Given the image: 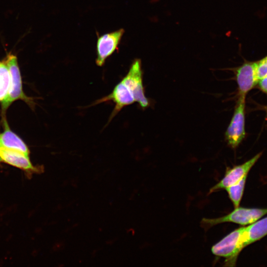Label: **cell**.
Returning <instances> with one entry per match:
<instances>
[{"mask_svg":"<svg viewBox=\"0 0 267 267\" xmlns=\"http://www.w3.org/2000/svg\"><path fill=\"white\" fill-rule=\"evenodd\" d=\"M245 230L243 226L232 231L212 247L214 255L225 259L224 266H235L239 254L246 247Z\"/></svg>","mask_w":267,"mask_h":267,"instance_id":"1","label":"cell"},{"mask_svg":"<svg viewBox=\"0 0 267 267\" xmlns=\"http://www.w3.org/2000/svg\"><path fill=\"white\" fill-rule=\"evenodd\" d=\"M267 214V209L237 207L228 214L222 217L208 219L203 218L201 226L205 230L224 222H233L241 225L250 224Z\"/></svg>","mask_w":267,"mask_h":267,"instance_id":"2","label":"cell"},{"mask_svg":"<svg viewBox=\"0 0 267 267\" xmlns=\"http://www.w3.org/2000/svg\"><path fill=\"white\" fill-rule=\"evenodd\" d=\"M246 96L238 95L234 112L225 132V140L232 148H236L246 136Z\"/></svg>","mask_w":267,"mask_h":267,"instance_id":"3","label":"cell"},{"mask_svg":"<svg viewBox=\"0 0 267 267\" xmlns=\"http://www.w3.org/2000/svg\"><path fill=\"white\" fill-rule=\"evenodd\" d=\"M5 62L10 74V85L6 96L1 101L3 111L6 110L13 101L17 99H22L28 103L32 102L22 90L21 77L16 56L9 54L7 55Z\"/></svg>","mask_w":267,"mask_h":267,"instance_id":"4","label":"cell"},{"mask_svg":"<svg viewBox=\"0 0 267 267\" xmlns=\"http://www.w3.org/2000/svg\"><path fill=\"white\" fill-rule=\"evenodd\" d=\"M142 70L140 59H135L132 63L129 71L121 80L131 90L135 102L142 109L149 106V101L146 97L143 86Z\"/></svg>","mask_w":267,"mask_h":267,"instance_id":"5","label":"cell"},{"mask_svg":"<svg viewBox=\"0 0 267 267\" xmlns=\"http://www.w3.org/2000/svg\"><path fill=\"white\" fill-rule=\"evenodd\" d=\"M124 32L125 30L122 28L98 37L95 59L97 66H103L106 60L118 49Z\"/></svg>","mask_w":267,"mask_h":267,"instance_id":"6","label":"cell"},{"mask_svg":"<svg viewBox=\"0 0 267 267\" xmlns=\"http://www.w3.org/2000/svg\"><path fill=\"white\" fill-rule=\"evenodd\" d=\"M256 61L245 60L240 66L230 69L235 74L237 84L238 95L246 94L257 85L259 80L256 75Z\"/></svg>","mask_w":267,"mask_h":267,"instance_id":"7","label":"cell"},{"mask_svg":"<svg viewBox=\"0 0 267 267\" xmlns=\"http://www.w3.org/2000/svg\"><path fill=\"white\" fill-rule=\"evenodd\" d=\"M262 155L259 153L245 163L226 169L222 178L209 190V194L236 183L244 177L247 176L250 170Z\"/></svg>","mask_w":267,"mask_h":267,"instance_id":"8","label":"cell"},{"mask_svg":"<svg viewBox=\"0 0 267 267\" xmlns=\"http://www.w3.org/2000/svg\"><path fill=\"white\" fill-rule=\"evenodd\" d=\"M110 100L115 103V107L110 117L109 122L124 107L135 102L131 90L122 81L115 86L111 93L95 101L92 105H97Z\"/></svg>","mask_w":267,"mask_h":267,"instance_id":"9","label":"cell"},{"mask_svg":"<svg viewBox=\"0 0 267 267\" xmlns=\"http://www.w3.org/2000/svg\"><path fill=\"white\" fill-rule=\"evenodd\" d=\"M4 162L23 170L35 172L37 168L33 166L29 156L14 149L0 147V162Z\"/></svg>","mask_w":267,"mask_h":267,"instance_id":"10","label":"cell"},{"mask_svg":"<svg viewBox=\"0 0 267 267\" xmlns=\"http://www.w3.org/2000/svg\"><path fill=\"white\" fill-rule=\"evenodd\" d=\"M3 125L4 130L0 133V147L18 150L29 156L28 148L22 140L10 130L5 119Z\"/></svg>","mask_w":267,"mask_h":267,"instance_id":"11","label":"cell"},{"mask_svg":"<svg viewBox=\"0 0 267 267\" xmlns=\"http://www.w3.org/2000/svg\"><path fill=\"white\" fill-rule=\"evenodd\" d=\"M246 246L267 235V217L245 227Z\"/></svg>","mask_w":267,"mask_h":267,"instance_id":"12","label":"cell"},{"mask_svg":"<svg viewBox=\"0 0 267 267\" xmlns=\"http://www.w3.org/2000/svg\"><path fill=\"white\" fill-rule=\"evenodd\" d=\"M247 176L239 181L225 188L235 208L239 207L243 194Z\"/></svg>","mask_w":267,"mask_h":267,"instance_id":"13","label":"cell"},{"mask_svg":"<svg viewBox=\"0 0 267 267\" xmlns=\"http://www.w3.org/2000/svg\"><path fill=\"white\" fill-rule=\"evenodd\" d=\"M10 85V74L5 61H0V101L6 96Z\"/></svg>","mask_w":267,"mask_h":267,"instance_id":"14","label":"cell"},{"mask_svg":"<svg viewBox=\"0 0 267 267\" xmlns=\"http://www.w3.org/2000/svg\"><path fill=\"white\" fill-rule=\"evenodd\" d=\"M256 70L259 80L267 75V55L256 61Z\"/></svg>","mask_w":267,"mask_h":267,"instance_id":"15","label":"cell"},{"mask_svg":"<svg viewBox=\"0 0 267 267\" xmlns=\"http://www.w3.org/2000/svg\"><path fill=\"white\" fill-rule=\"evenodd\" d=\"M257 86L262 92L267 94V75L258 81Z\"/></svg>","mask_w":267,"mask_h":267,"instance_id":"16","label":"cell"},{"mask_svg":"<svg viewBox=\"0 0 267 267\" xmlns=\"http://www.w3.org/2000/svg\"><path fill=\"white\" fill-rule=\"evenodd\" d=\"M263 109L267 112V105L264 106Z\"/></svg>","mask_w":267,"mask_h":267,"instance_id":"17","label":"cell"}]
</instances>
